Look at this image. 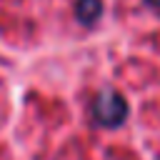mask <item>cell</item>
Wrapping results in <instances>:
<instances>
[{
  "label": "cell",
  "instance_id": "cell-3",
  "mask_svg": "<svg viewBox=\"0 0 160 160\" xmlns=\"http://www.w3.org/2000/svg\"><path fill=\"white\" fill-rule=\"evenodd\" d=\"M148 5H152V8H160V0H148Z\"/></svg>",
  "mask_w": 160,
  "mask_h": 160
},
{
  "label": "cell",
  "instance_id": "cell-2",
  "mask_svg": "<svg viewBox=\"0 0 160 160\" xmlns=\"http://www.w3.org/2000/svg\"><path fill=\"white\" fill-rule=\"evenodd\" d=\"M75 18L82 25H95L102 15V0H75Z\"/></svg>",
  "mask_w": 160,
  "mask_h": 160
},
{
  "label": "cell",
  "instance_id": "cell-1",
  "mask_svg": "<svg viewBox=\"0 0 160 160\" xmlns=\"http://www.w3.org/2000/svg\"><path fill=\"white\" fill-rule=\"evenodd\" d=\"M90 118L100 128H118L128 118V102L115 90H102L90 105Z\"/></svg>",
  "mask_w": 160,
  "mask_h": 160
}]
</instances>
